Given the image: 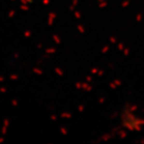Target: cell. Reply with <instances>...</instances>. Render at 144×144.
Wrapping results in <instances>:
<instances>
[{
    "instance_id": "9c48e42d",
    "label": "cell",
    "mask_w": 144,
    "mask_h": 144,
    "mask_svg": "<svg viewBox=\"0 0 144 144\" xmlns=\"http://www.w3.org/2000/svg\"><path fill=\"white\" fill-rule=\"evenodd\" d=\"M77 28H78V31H79L80 34H84V33H85V28H84L81 24H79V25L77 26Z\"/></svg>"
},
{
    "instance_id": "8d00e7d4",
    "label": "cell",
    "mask_w": 144,
    "mask_h": 144,
    "mask_svg": "<svg viewBox=\"0 0 144 144\" xmlns=\"http://www.w3.org/2000/svg\"><path fill=\"white\" fill-rule=\"evenodd\" d=\"M136 20H137V22H140V20H141V15L137 14V16H136Z\"/></svg>"
},
{
    "instance_id": "7c38bea8",
    "label": "cell",
    "mask_w": 144,
    "mask_h": 144,
    "mask_svg": "<svg viewBox=\"0 0 144 144\" xmlns=\"http://www.w3.org/2000/svg\"><path fill=\"white\" fill-rule=\"evenodd\" d=\"M137 108H138V107H137V105H132L131 107L128 108V109H129V111H131V112H134V111H136V110H137Z\"/></svg>"
},
{
    "instance_id": "5b68a950",
    "label": "cell",
    "mask_w": 144,
    "mask_h": 144,
    "mask_svg": "<svg viewBox=\"0 0 144 144\" xmlns=\"http://www.w3.org/2000/svg\"><path fill=\"white\" fill-rule=\"evenodd\" d=\"M110 137H111V135H109V134H105V135H103L102 137L100 138V140L102 141H108L110 139Z\"/></svg>"
},
{
    "instance_id": "8992f818",
    "label": "cell",
    "mask_w": 144,
    "mask_h": 144,
    "mask_svg": "<svg viewBox=\"0 0 144 144\" xmlns=\"http://www.w3.org/2000/svg\"><path fill=\"white\" fill-rule=\"evenodd\" d=\"M99 8H105V7H108V2L105 0V1H102V2H99V5H98Z\"/></svg>"
},
{
    "instance_id": "ab89813d",
    "label": "cell",
    "mask_w": 144,
    "mask_h": 144,
    "mask_svg": "<svg viewBox=\"0 0 144 144\" xmlns=\"http://www.w3.org/2000/svg\"><path fill=\"white\" fill-rule=\"evenodd\" d=\"M104 101H105V98H104V97H100V98L98 99V102H99L100 104H102V103H104Z\"/></svg>"
},
{
    "instance_id": "c3c4849f",
    "label": "cell",
    "mask_w": 144,
    "mask_h": 144,
    "mask_svg": "<svg viewBox=\"0 0 144 144\" xmlns=\"http://www.w3.org/2000/svg\"><path fill=\"white\" fill-rule=\"evenodd\" d=\"M3 141H4V138H3V137H2V138H0V143H1V142H3Z\"/></svg>"
},
{
    "instance_id": "ee69618b",
    "label": "cell",
    "mask_w": 144,
    "mask_h": 144,
    "mask_svg": "<svg viewBox=\"0 0 144 144\" xmlns=\"http://www.w3.org/2000/svg\"><path fill=\"white\" fill-rule=\"evenodd\" d=\"M118 115V112H115V113H113V115L111 116V118H114V117H117Z\"/></svg>"
},
{
    "instance_id": "3957f363",
    "label": "cell",
    "mask_w": 144,
    "mask_h": 144,
    "mask_svg": "<svg viewBox=\"0 0 144 144\" xmlns=\"http://www.w3.org/2000/svg\"><path fill=\"white\" fill-rule=\"evenodd\" d=\"M54 72L57 74L59 77L64 76V71H63L61 68H59V67H55V68H54Z\"/></svg>"
},
{
    "instance_id": "f907efd6",
    "label": "cell",
    "mask_w": 144,
    "mask_h": 144,
    "mask_svg": "<svg viewBox=\"0 0 144 144\" xmlns=\"http://www.w3.org/2000/svg\"><path fill=\"white\" fill-rule=\"evenodd\" d=\"M98 2H102V1H105V0H97Z\"/></svg>"
},
{
    "instance_id": "7bdbcfd3",
    "label": "cell",
    "mask_w": 144,
    "mask_h": 144,
    "mask_svg": "<svg viewBox=\"0 0 144 144\" xmlns=\"http://www.w3.org/2000/svg\"><path fill=\"white\" fill-rule=\"evenodd\" d=\"M74 8H75V6H73V5H71V6L69 7V9H70V10H74Z\"/></svg>"
},
{
    "instance_id": "484cf974",
    "label": "cell",
    "mask_w": 144,
    "mask_h": 144,
    "mask_svg": "<svg viewBox=\"0 0 144 144\" xmlns=\"http://www.w3.org/2000/svg\"><path fill=\"white\" fill-rule=\"evenodd\" d=\"M98 68H96V67H93V68H91V73L92 74H96L97 72H98Z\"/></svg>"
},
{
    "instance_id": "e575fe53",
    "label": "cell",
    "mask_w": 144,
    "mask_h": 144,
    "mask_svg": "<svg viewBox=\"0 0 144 144\" xmlns=\"http://www.w3.org/2000/svg\"><path fill=\"white\" fill-rule=\"evenodd\" d=\"M6 133H7V126H4L2 128V134L3 135H6Z\"/></svg>"
},
{
    "instance_id": "ba28073f",
    "label": "cell",
    "mask_w": 144,
    "mask_h": 144,
    "mask_svg": "<svg viewBox=\"0 0 144 144\" xmlns=\"http://www.w3.org/2000/svg\"><path fill=\"white\" fill-rule=\"evenodd\" d=\"M108 50H109V46L106 45V46H104V47H103V49L101 50V53H102V54H106Z\"/></svg>"
},
{
    "instance_id": "44dd1931",
    "label": "cell",
    "mask_w": 144,
    "mask_h": 144,
    "mask_svg": "<svg viewBox=\"0 0 144 144\" xmlns=\"http://www.w3.org/2000/svg\"><path fill=\"white\" fill-rule=\"evenodd\" d=\"M113 82L115 83L117 86H121V85H122V81H121L120 79H114V80H113Z\"/></svg>"
},
{
    "instance_id": "bcb514c9",
    "label": "cell",
    "mask_w": 144,
    "mask_h": 144,
    "mask_svg": "<svg viewBox=\"0 0 144 144\" xmlns=\"http://www.w3.org/2000/svg\"><path fill=\"white\" fill-rule=\"evenodd\" d=\"M26 2H27V4H28V3L31 4V3H33V0H26Z\"/></svg>"
},
{
    "instance_id": "7402d4cb",
    "label": "cell",
    "mask_w": 144,
    "mask_h": 144,
    "mask_svg": "<svg viewBox=\"0 0 144 144\" xmlns=\"http://www.w3.org/2000/svg\"><path fill=\"white\" fill-rule=\"evenodd\" d=\"M14 15H15L14 9H11V10L8 12V17H9V18H13V17H14Z\"/></svg>"
},
{
    "instance_id": "816d5d0a",
    "label": "cell",
    "mask_w": 144,
    "mask_h": 144,
    "mask_svg": "<svg viewBox=\"0 0 144 144\" xmlns=\"http://www.w3.org/2000/svg\"><path fill=\"white\" fill-rule=\"evenodd\" d=\"M10 1H11V2H15V0H10Z\"/></svg>"
},
{
    "instance_id": "f546056e",
    "label": "cell",
    "mask_w": 144,
    "mask_h": 144,
    "mask_svg": "<svg viewBox=\"0 0 144 144\" xmlns=\"http://www.w3.org/2000/svg\"><path fill=\"white\" fill-rule=\"evenodd\" d=\"M86 81L87 82H92V81H93V77H92V76H87Z\"/></svg>"
},
{
    "instance_id": "4fadbf2b",
    "label": "cell",
    "mask_w": 144,
    "mask_h": 144,
    "mask_svg": "<svg viewBox=\"0 0 144 144\" xmlns=\"http://www.w3.org/2000/svg\"><path fill=\"white\" fill-rule=\"evenodd\" d=\"M74 16H75L76 19H80L81 18V14H80V12L79 10H75L74 11Z\"/></svg>"
},
{
    "instance_id": "277c9868",
    "label": "cell",
    "mask_w": 144,
    "mask_h": 144,
    "mask_svg": "<svg viewBox=\"0 0 144 144\" xmlns=\"http://www.w3.org/2000/svg\"><path fill=\"white\" fill-rule=\"evenodd\" d=\"M61 117L62 118H65V119H70L72 117V114L69 112H62L61 113Z\"/></svg>"
},
{
    "instance_id": "8fae6325",
    "label": "cell",
    "mask_w": 144,
    "mask_h": 144,
    "mask_svg": "<svg viewBox=\"0 0 144 144\" xmlns=\"http://www.w3.org/2000/svg\"><path fill=\"white\" fill-rule=\"evenodd\" d=\"M33 72H34L35 74H36V75H42V74H43L42 70H41V69H39V68H37V67L34 68V69H33Z\"/></svg>"
},
{
    "instance_id": "836d02e7",
    "label": "cell",
    "mask_w": 144,
    "mask_h": 144,
    "mask_svg": "<svg viewBox=\"0 0 144 144\" xmlns=\"http://www.w3.org/2000/svg\"><path fill=\"white\" fill-rule=\"evenodd\" d=\"M75 86H76L77 89H81V83L80 82H76L75 83Z\"/></svg>"
},
{
    "instance_id": "60d3db41",
    "label": "cell",
    "mask_w": 144,
    "mask_h": 144,
    "mask_svg": "<svg viewBox=\"0 0 144 144\" xmlns=\"http://www.w3.org/2000/svg\"><path fill=\"white\" fill-rule=\"evenodd\" d=\"M0 91H1L2 93H6V92H7V89H6V88H0Z\"/></svg>"
},
{
    "instance_id": "9a60e30c",
    "label": "cell",
    "mask_w": 144,
    "mask_h": 144,
    "mask_svg": "<svg viewBox=\"0 0 144 144\" xmlns=\"http://www.w3.org/2000/svg\"><path fill=\"white\" fill-rule=\"evenodd\" d=\"M130 5V1L129 0H125L122 3V7H127Z\"/></svg>"
},
{
    "instance_id": "681fc988",
    "label": "cell",
    "mask_w": 144,
    "mask_h": 144,
    "mask_svg": "<svg viewBox=\"0 0 144 144\" xmlns=\"http://www.w3.org/2000/svg\"><path fill=\"white\" fill-rule=\"evenodd\" d=\"M4 80V78L3 77H0V81H3Z\"/></svg>"
},
{
    "instance_id": "74e56055",
    "label": "cell",
    "mask_w": 144,
    "mask_h": 144,
    "mask_svg": "<svg viewBox=\"0 0 144 144\" xmlns=\"http://www.w3.org/2000/svg\"><path fill=\"white\" fill-rule=\"evenodd\" d=\"M4 125H5V126H7V127L9 125V122H8V120H7V119H6V120L4 121Z\"/></svg>"
},
{
    "instance_id": "30bf717a",
    "label": "cell",
    "mask_w": 144,
    "mask_h": 144,
    "mask_svg": "<svg viewBox=\"0 0 144 144\" xmlns=\"http://www.w3.org/2000/svg\"><path fill=\"white\" fill-rule=\"evenodd\" d=\"M20 8H21L22 10H23V11H27V10H29V7L27 6V4H22V5L20 6Z\"/></svg>"
},
{
    "instance_id": "d590c367",
    "label": "cell",
    "mask_w": 144,
    "mask_h": 144,
    "mask_svg": "<svg viewBox=\"0 0 144 144\" xmlns=\"http://www.w3.org/2000/svg\"><path fill=\"white\" fill-rule=\"evenodd\" d=\"M42 3H43V5L47 6V5L50 4V0H42Z\"/></svg>"
},
{
    "instance_id": "b9f144b4",
    "label": "cell",
    "mask_w": 144,
    "mask_h": 144,
    "mask_svg": "<svg viewBox=\"0 0 144 144\" xmlns=\"http://www.w3.org/2000/svg\"><path fill=\"white\" fill-rule=\"evenodd\" d=\"M20 2H21L22 4H27V2H26V0H20Z\"/></svg>"
},
{
    "instance_id": "2e32d148",
    "label": "cell",
    "mask_w": 144,
    "mask_h": 144,
    "mask_svg": "<svg viewBox=\"0 0 144 144\" xmlns=\"http://www.w3.org/2000/svg\"><path fill=\"white\" fill-rule=\"evenodd\" d=\"M23 35H24V36H25L26 38H29L30 36H32V32H31V31H28V30H27V31H24Z\"/></svg>"
},
{
    "instance_id": "5bb4252c",
    "label": "cell",
    "mask_w": 144,
    "mask_h": 144,
    "mask_svg": "<svg viewBox=\"0 0 144 144\" xmlns=\"http://www.w3.org/2000/svg\"><path fill=\"white\" fill-rule=\"evenodd\" d=\"M122 51L123 52V55H124V56H127V55L129 54V52H130V49H129V48H124V49H123Z\"/></svg>"
},
{
    "instance_id": "e0dca14e",
    "label": "cell",
    "mask_w": 144,
    "mask_h": 144,
    "mask_svg": "<svg viewBox=\"0 0 144 144\" xmlns=\"http://www.w3.org/2000/svg\"><path fill=\"white\" fill-rule=\"evenodd\" d=\"M60 132H61V134H62L63 136H66V135H67V130L65 129V127H61V128H60Z\"/></svg>"
},
{
    "instance_id": "52a82bcc",
    "label": "cell",
    "mask_w": 144,
    "mask_h": 144,
    "mask_svg": "<svg viewBox=\"0 0 144 144\" xmlns=\"http://www.w3.org/2000/svg\"><path fill=\"white\" fill-rule=\"evenodd\" d=\"M52 39H53V41L56 44L61 43V39H60V37H59L57 35H53V36H52Z\"/></svg>"
},
{
    "instance_id": "7dc6e473",
    "label": "cell",
    "mask_w": 144,
    "mask_h": 144,
    "mask_svg": "<svg viewBox=\"0 0 144 144\" xmlns=\"http://www.w3.org/2000/svg\"><path fill=\"white\" fill-rule=\"evenodd\" d=\"M14 57L15 58H18V57H19V53H15Z\"/></svg>"
},
{
    "instance_id": "4316f807",
    "label": "cell",
    "mask_w": 144,
    "mask_h": 144,
    "mask_svg": "<svg viewBox=\"0 0 144 144\" xmlns=\"http://www.w3.org/2000/svg\"><path fill=\"white\" fill-rule=\"evenodd\" d=\"M118 49H119V50H123V49H124V45H123V43H118Z\"/></svg>"
},
{
    "instance_id": "7a4b0ae2",
    "label": "cell",
    "mask_w": 144,
    "mask_h": 144,
    "mask_svg": "<svg viewBox=\"0 0 144 144\" xmlns=\"http://www.w3.org/2000/svg\"><path fill=\"white\" fill-rule=\"evenodd\" d=\"M45 52H46V54H48V55L54 54V53L56 52V49H55V48H48V49L45 50Z\"/></svg>"
},
{
    "instance_id": "d6986e66",
    "label": "cell",
    "mask_w": 144,
    "mask_h": 144,
    "mask_svg": "<svg viewBox=\"0 0 144 144\" xmlns=\"http://www.w3.org/2000/svg\"><path fill=\"white\" fill-rule=\"evenodd\" d=\"M109 41H110V43L115 44L117 42V38H116L115 36H110L109 37Z\"/></svg>"
},
{
    "instance_id": "4dcf8cb0",
    "label": "cell",
    "mask_w": 144,
    "mask_h": 144,
    "mask_svg": "<svg viewBox=\"0 0 144 144\" xmlns=\"http://www.w3.org/2000/svg\"><path fill=\"white\" fill-rule=\"evenodd\" d=\"M50 120H51L52 122H55V121L57 120V117H56V115H54V114H52V115L50 116Z\"/></svg>"
},
{
    "instance_id": "603a6c76",
    "label": "cell",
    "mask_w": 144,
    "mask_h": 144,
    "mask_svg": "<svg viewBox=\"0 0 144 144\" xmlns=\"http://www.w3.org/2000/svg\"><path fill=\"white\" fill-rule=\"evenodd\" d=\"M88 85H89V84H88V82H83V83H81V89H82L83 91H85Z\"/></svg>"
},
{
    "instance_id": "d4e9b609",
    "label": "cell",
    "mask_w": 144,
    "mask_h": 144,
    "mask_svg": "<svg viewBox=\"0 0 144 144\" xmlns=\"http://www.w3.org/2000/svg\"><path fill=\"white\" fill-rule=\"evenodd\" d=\"M84 108H85V107L83 105H79V107H78V110H79V112H83Z\"/></svg>"
},
{
    "instance_id": "ac0fdd59",
    "label": "cell",
    "mask_w": 144,
    "mask_h": 144,
    "mask_svg": "<svg viewBox=\"0 0 144 144\" xmlns=\"http://www.w3.org/2000/svg\"><path fill=\"white\" fill-rule=\"evenodd\" d=\"M9 79H12V80H16V79H19V76L17 75V74H12V75H10V77H9Z\"/></svg>"
},
{
    "instance_id": "f35d334b",
    "label": "cell",
    "mask_w": 144,
    "mask_h": 144,
    "mask_svg": "<svg viewBox=\"0 0 144 144\" xmlns=\"http://www.w3.org/2000/svg\"><path fill=\"white\" fill-rule=\"evenodd\" d=\"M78 3H79V0H73L72 5H73V6H77V5H78Z\"/></svg>"
},
{
    "instance_id": "cb8c5ba5",
    "label": "cell",
    "mask_w": 144,
    "mask_h": 144,
    "mask_svg": "<svg viewBox=\"0 0 144 144\" xmlns=\"http://www.w3.org/2000/svg\"><path fill=\"white\" fill-rule=\"evenodd\" d=\"M116 87H117V85H116V84L114 83V82H113V81L109 83V88H110V89H112V90H115Z\"/></svg>"
},
{
    "instance_id": "d6a6232c",
    "label": "cell",
    "mask_w": 144,
    "mask_h": 144,
    "mask_svg": "<svg viewBox=\"0 0 144 144\" xmlns=\"http://www.w3.org/2000/svg\"><path fill=\"white\" fill-rule=\"evenodd\" d=\"M96 74H97L98 77H102V76L104 75V71H103V70H98V72H97Z\"/></svg>"
},
{
    "instance_id": "f6af8a7d",
    "label": "cell",
    "mask_w": 144,
    "mask_h": 144,
    "mask_svg": "<svg viewBox=\"0 0 144 144\" xmlns=\"http://www.w3.org/2000/svg\"><path fill=\"white\" fill-rule=\"evenodd\" d=\"M42 48V44H38L37 45V49H41Z\"/></svg>"
},
{
    "instance_id": "ffe728a7",
    "label": "cell",
    "mask_w": 144,
    "mask_h": 144,
    "mask_svg": "<svg viewBox=\"0 0 144 144\" xmlns=\"http://www.w3.org/2000/svg\"><path fill=\"white\" fill-rule=\"evenodd\" d=\"M48 16H49V18H51V19H53V20L56 19V14H55L54 12H50V13L48 14Z\"/></svg>"
},
{
    "instance_id": "f1b7e54d",
    "label": "cell",
    "mask_w": 144,
    "mask_h": 144,
    "mask_svg": "<svg viewBox=\"0 0 144 144\" xmlns=\"http://www.w3.org/2000/svg\"><path fill=\"white\" fill-rule=\"evenodd\" d=\"M53 19H51V18H48V24L50 25V26H51L52 24H53Z\"/></svg>"
},
{
    "instance_id": "83f0119b",
    "label": "cell",
    "mask_w": 144,
    "mask_h": 144,
    "mask_svg": "<svg viewBox=\"0 0 144 144\" xmlns=\"http://www.w3.org/2000/svg\"><path fill=\"white\" fill-rule=\"evenodd\" d=\"M11 104H12V106H13V107H17L19 103H18V100H17V99H13L12 102H11Z\"/></svg>"
},
{
    "instance_id": "6da1fadb",
    "label": "cell",
    "mask_w": 144,
    "mask_h": 144,
    "mask_svg": "<svg viewBox=\"0 0 144 144\" xmlns=\"http://www.w3.org/2000/svg\"><path fill=\"white\" fill-rule=\"evenodd\" d=\"M117 134L119 135L120 138H125V137H127V133H126V131H125L124 129L119 130V131L117 132Z\"/></svg>"
},
{
    "instance_id": "1f68e13d",
    "label": "cell",
    "mask_w": 144,
    "mask_h": 144,
    "mask_svg": "<svg viewBox=\"0 0 144 144\" xmlns=\"http://www.w3.org/2000/svg\"><path fill=\"white\" fill-rule=\"evenodd\" d=\"M93 90V86L92 85H88L86 88V90H85V92H91Z\"/></svg>"
}]
</instances>
